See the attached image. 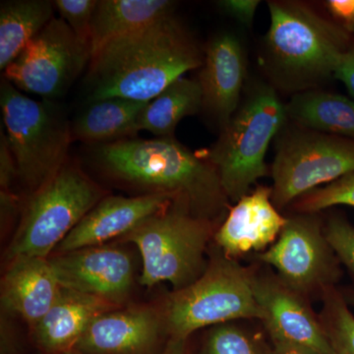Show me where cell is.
<instances>
[{
	"label": "cell",
	"mask_w": 354,
	"mask_h": 354,
	"mask_svg": "<svg viewBox=\"0 0 354 354\" xmlns=\"http://www.w3.org/2000/svg\"><path fill=\"white\" fill-rule=\"evenodd\" d=\"M203 62L204 51L172 14L114 39L91 58L88 102L111 97L151 102Z\"/></svg>",
	"instance_id": "6da1fadb"
},
{
	"label": "cell",
	"mask_w": 354,
	"mask_h": 354,
	"mask_svg": "<svg viewBox=\"0 0 354 354\" xmlns=\"http://www.w3.org/2000/svg\"><path fill=\"white\" fill-rule=\"evenodd\" d=\"M92 153L111 176L171 195L199 218L213 221L227 208L230 200L215 165L174 137L122 139L100 144Z\"/></svg>",
	"instance_id": "7a4b0ae2"
},
{
	"label": "cell",
	"mask_w": 354,
	"mask_h": 354,
	"mask_svg": "<svg viewBox=\"0 0 354 354\" xmlns=\"http://www.w3.org/2000/svg\"><path fill=\"white\" fill-rule=\"evenodd\" d=\"M268 7L260 60L272 87L297 94L334 78L353 32L305 2L272 0Z\"/></svg>",
	"instance_id": "3957f363"
},
{
	"label": "cell",
	"mask_w": 354,
	"mask_h": 354,
	"mask_svg": "<svg viewBox=\"0 0 354 354\" xmlns=\"http://www.w3.org/2000/svg\"><path fill=\"white\" fill-rule=\"evenodd\" d=\"M286 104L271 84L256 82L221 129L218 141L201 155L220 176L230 201L237 202L258 179L269 176L266 156L272 139L286 127Z\"/></svg>",
	"instance_id": "277c9868"
},
{
	"label": "cell",
	"mask_w": 354,
	"mask_h": 354,
	"mask_svg": "<svg viewBox=\"0 0 354 354\" xmlns=\"http://www.w3.org/2000/svg\"><path fill=\"white\" fill-rule=\"evenodd\" d=\"M213 234V221L193 215L187 206L174 201L125 235V241L141 254L142 285L152 288L167 281L179 290L207 269L205 252Z\"/></svg>",
	"instance_id": "5b68a950"
},
{
	"label": "cell",
	"mask_w": 354,
	"mask_h": 354,
	"mask_svg": "<svg viewBox=\"0 0 354 354\" xmlns=\"http://www.w3.org/2000/svg\"><path fill=\"white\" fill-rule=\"evenodd\" d=\"M0 106L18 177L35 192L66 164L71 125L50 100L32 99L6 79Z\"/></svg>",
	"instance_id": "8992f818"
},
{
	"label": "cell",
	"mask_w": 354,
	"mask_h": 354,
	"mask_svg": "<svg viewBox=\"0 0 354 354\" xmlns=\"http://www.w3.org/2000/svg\"><path fill=\"white\" fill-rule=\"evenodd\" d=\"M254 277L248 268L221 251L214 256L199 279L174 290L167 299L165 323L171 337L187 339L202 328L239 319L262 320Z\"/></svg>",
	"instance_id": "52a82bcc"
},
{
	"label": "cell",
	"mask_w": 354,
	"mask_h": 354,
	"mask_svg": "<svg viewBox=\"0 0 354 354\" xmlns=\"http://www.w3.org/2000/svg\"><path fill=\"white\" fill-rule=\"evenodd\" d=\"M97 184L75 165L66 162L50 180L32 192L9 247L10 257L48 259L53 249L102 199Z\"/></svg>",
	"instance_id": "ba28073f"
},
{
	"label": "cell",
	"mask_w": 354,
	"mask_h": 354,
	"mask_svg": "<svg viewBox=\"0 0 354 354\" xmlns=\"http://www.w3.org/2000/svg\"><path fill=\"white\" fill-rule=\"evenodd\" d=\"M277 138L276 157L270 171L272 203L278 209L354 172V139L297 125L283 127Z\"/></svg>",
	"instance_id": "9c48e42d"
},
{
	"label": "cell",
	"mask_w": 354,
	"mask_h": 354,
	"mask_svg": "<svg viewBox=\"0 0 354 354\" xmlns=\"http://www.w3.org/2000/svg\"><path fill=\"white\" fill-rule=\"evenodd\" d=\"M258 259L274 267L283 283L304 297L334 288L342 263L330 245L318 214L295 213L279 239Z\"/></svg>",
	"instance_id": "30bf717a"
},
{
	"label": "cell",
	"mask_w": 354,
	"mask_h": 354,
	"mask_svg": "<svg viewBox=\"0 0 354 354\" xmlns=\"http://www.w3.org/2000/svg\"><path fill=\"white\" fill-rule=\"evenodd\" d=\"M90 62V48L55 17L6 67L4 79L23 93L53 99L68 90Z\"/></svg>",
	"instance_id": "8fae6325"
},
{
	"label": "cell",
	"mask_w": 354,
	"mask_h": 354,
	"mask_svg": "<svg viewBox=\"0 0 354 354\" xmlns=\"http://www.w3.org/2000/svg\"><path fill=\"white\" fill-rule=\"evenodd\" d=\"M254 292L262 310V322L272 344L335 354L318 315L306 297L293 290L277 274L254 277Z\"/></svg>",
	"instance_id": "7c38bea8"
},
{
	"label": "cell",
	"mask_w": 354,
	"mask_h": 354,
	"mask_svg": "<svg viewBox=\"0 0 354 354\" xmlns=\"http://www.w3.org/2000/svg\"><path fill=\"white\" fill-rule=\"evenodd\" d=\"M50 263L62 288L111 302L124 297L131 288V258L115 247H87L60 254Z\"/></svg>",
	"instance_id": "4fadbf2b"
},
{
	"label": "cell",
	"mask_w": 354,
	"mask_h": 354,
	"mask_svg": "<svg viewBox=\"0 0 354 354\" xmlns=\"http://www.w3.org/2000/svg\"><path fill=\"white\" fill-rule=\"evenodd\" d=\"M200 68L203 111L221 129L241 106L245 84L246 53L239 37L230 32L214 36L205 48Z\"/></svg>",
	"instance_id": "5bb4252c"
},
{
	"label": "cell",
	"mask_w": 354,
	"mask_h": 354,
	"mask_svg": "<svg viewBox=\"0 0 354 354\" xmlns=\"http://www.w3.org/2000/svg\"><path fill=\"white\" fill-rule=\"evenodd\" d=\"M176 201L171 195L149 193L136 197L109 196L84 216L57 247L60 254L100 246L114 237L127 235L142 223Z\"/></svg>",
	"instance_id": "9a60e30c"
},
{
	"label": "cell",
	"mask_w": 354,
	"mask_h": 354,
	"mask_svg": "<svg viewBox=\"0 0 354 354\" xmlns=\"http://www.w3.org/2000/svg\"><path fill=\"white\" fill-rule=\"evenodd\" d=\"M286 221L272 203V187L259 185L235 202L214 239L221 252L232 259L262 253L279 239Z\"/></svg>",
	"instance_id": "2e32d148"
},
{
	"label": "cell",
	"mask_w": 354,
	"mask_h": 354,
	"mask_svg": "<svg viewBox=\"0 0 354 354\" xmlns=\"http://www.w3.org/2000/svg\"><path fill=\"white\" fill-rule=\"evenodd\" d=\"M162 328L153 310L106 312L88 325L74 351L83 354H147L157 344Z\"/></svg>",
	"instance_id": "e0dca14e"
},
{
	"label": "cell",
	"mask_w": 354,
	"mask_h": 354,
	"mask_svg": "<svg viewBox=\"0 0 354 354\" xmlns=\"http://www.w3.org/2000/svg\"><path fill=\"white\" fill-rule=\"evenodd\" d=\"M12 260L2 281V304L34 328L55 304L62 286L50 260L31 256Z\"/></svg>",
	"instance_id": "ac0fdd59"
},
{
	"label": "cell",
	"mask_w": 354,
	"mask_h": 354,
	"mask_svg": "<svg viewBox=\"0 0 354 354\" xmlns=\"http://www.w3.org/2000/svg\"><path fill=\"white\" fill-rule=\"evenodd\" d=\"M111 304L104 298L62 288L48 313L32 328L35 339L51 354L74 351L88 325L109 312Z\"/></svg>",
	"instance_id": "d6986e66"
},
{
	"label": "cell",
	"mask_w": 354,
	"mask_h": 354,
	"mask_svg": "<svg viewBox=\"0 0 354 354\" xmlns=\"http://www.w3.org/2000/svg\"><path fill=\"white\" fill-rule=\"evenodd\" d=\"M176 1L169 0H101L92 25L91 58L114 39L143 29L174 14Z\"/></svg>",
	"instance_id": "ffe728a7"
},
{
	"label": "cell",
	"mask_w": 354,
	"mask_h": 354,
	"mask_svg": "<svg viewBox=\"0 0 354 354\" xmlns=\"http://www.w3.org/2000/svg\"><path fill=\"white\" fill-rule=\"evenodd\" d=\"M288 120L298 127L354 139V100L311 88L293 94L286 104Z\"/></svg>",
	"instance_id": "44dd1931"
},
{
	"label": "cell",
	"mask_w": 354,
	"mask_h": 354,
	"mask_svg": "<svg viewBox=\"0 0 354 354\" xmlns=\"http://www.w3.org/2000/svg\"><path fill=\"white\" fill-rule=\"evenodd\" d=\"M148 104L120 97L90 102L71 125L72 138L100 145L131 136L139 131L140 114Z\"/></svg>",
	"instance_id": "7402d4cb"
},
{
	"label": "cell",
	"mask_w": 354,
	"mask_h": 354,
	"mask_svg": "<svg viewBox=\"0 0 354 354\" xmlns=\"http://www.w3.org/2000/svg\"><path fill=\"white\" fill-rule=\"evenodd\" d=\"M55 2L12 0L0 6V69L19 57L32 39L53 19Z\"/></svg>",
	"instance_id": "603a6c76"
},
{
	"label": "cell",
	"mask_w": 354,
	"mask_h": 354,
	"mask_svg": "<svg viewBox=\"0 0 354 354\" xmlns=\"http://www.w3.org/2000/svg\"><path fill=\"white\" fill-rule=\"evenodd\" d=\"M203 111V95L198 80L181 77L149 102L138 120V130L157 137H174L183 118Z\"/></svg>",
	"instance_id": "cb8c5ba5"
},
{
	"label": "cell",
	"mask_w": 354,
	"mask_h": 354,
	"mask_svg": "<svg viewBox=\"0 0 354 354\" xmlns=\"http://www.w3.org/2000/svg\"><path fill=\"white\" fill-rule=\"evenodd\" d=\"M319 318L335 354H354V315L342 290L328 288L322 293Z\"/></svg>",
	"instance_id": "d4e9b609"
},
{
	"label": "cell",
	"mask_w": 354,
	"mask_h": 354,
	"mask_svg": "<svg viewBox=\"0 0 354 354\" xmlns=\"http://www.w3.org/2000/svg\"><path fill=\"white\" fill-rule=\"evenodd\" d=\"M354 208V172L334 183L310 191L291 205L295 213L319 214L335 206Z\"/></svg>",
	"instance_id": "484cf974"
},
{
	"label": "cell",
	"mask_w": 354,
	"mask_h": 354,
	"mask_svg": "<svg viewBox=\"0 0 354 354\" xmlns=\"http://www.w3.org/2000/svg\"><path fill=\"white\" fill-rule=\"evenodd\" d=\"M201 354H264L258 342L234 325L216 326L209 333Z\"/></svg>",
	"instance_id": "4316f807"
},
{
	"label": "cell",
	"mask_w": 354,
	"mask_h": 354,
	"mask_svg": "<svg viewBox=\"0 0 354 354\" xmlns=\"http://www.w3.org/2000/svg\"><path fill=\"white\" fill-rule=\"evenodd\" d=\"M97 0H57L55 1L62 19L69 26L72 32L91 50V37Z\"/></svg>",
	"instance_id": "83f0119b"
},
{
	"label": "cell",
	"mask_w": 354,
	"mask_h": 354,
	"mask_svg": "<svg viewBox=\"0 0 354 354\" xmlns=\"http://www.w3.org/2000/svg\"><path fill=\"white\" fill-rule=\"evenodd\" d=\"M324 230L339 262L354 277V225L342 214L334 213L324 223Z\"/></svg>",
	"instance_id": "f1b7e54d"
},
{
	"label": "cell",
	"mask_w": 354,
	"mask_h": 354,
	"mask_svg": "<svg viewBox=\"0 0 354 354\" xmlns=\"http://www.w3.org/2000/svg\"><path fill=\"white\" fill-rule=\"evenodd\" d=\"M260 3L259 0H220L216 2V6L221 12L236 21L242 27L250 29Z\"/></svg>",
	"instance_id": "f546056e"
},
{
	"label": "cell",
	"mask_w": 354,
	"mask_h": 354,
	"mask_svg": "<svg viewBox=\"0 0 354 354\" xmlns=\"http://www.w3.org/2000/svg\"><path fill=\"white\" fill-rule=\"evenodd\" d=\"M18 177L17 164L6 133L0 134V185L2 190H8L14 179Z\"/></svg>",
	"instance_id": "4dcf8cb0"
},
{
	"label": "cell",
	"mask_w": 354,
	"mask_h": 354,
	"mask_svg": "<svg viewBox=\"0 0 354 354\" xmlns=\"http://www.w3.org/2000/svg\"><path fill=\"white\" fill-rule=\"evenodd\" d=\"M330 17L351 32L354 27V0H329L324 2Z\"/></svg>",
	"instance_id": "1f68e13d"
},
{
	"label": "cell",
	"mask_w": 354,
	"mask_h": 354,
	"mask_svg": "<svg viewBox=\"0 0 354 354\" xmlns=\"http://www.w3.org/2000/svg\"><path fill=\"white\" fill-rule=\"evenodd\" d=\"M334 78L344 84L349 97L354 100V44L342 57L335 70Z\"/></svg>",
	"instance_id": "d6a6232c"
},
{
	"label": "cell",
	"mask_w": 354,
	"mask_h": 354,
	"mask_svg": "<svg viewBox=\"0 0 354 354\" xmlns=\"http://www.w3.org/2000/svg\"><path fill=\"white\" fill-rule=\"evenodd\" d=\"M271 354H320L310 349L283 344H274Z\"/></svg>",
	"instance_id": "836d02e7"
},
{
	"label": "cell",
	"mask_w": 354,
	"mask_h": 354,
	"mask_svg": "<svg viewBox=\"0 0 354 354\" xmlns=\"http://www.w3.org/2000/svg\"><path fill=\"white\" fill-rule=\"evenodd\" d=\"M162 354H187L186 339L181 337H171Z\"/></svg>",
	"instance_id": "e575fe53"
},
{
	"label": "cell",
	"mask_w": 354,
	"mask_h": 354,
	"mask_svg": "<svg viewBox=\"0 0 354 354\" xmlns=\"http://www.w3.org/2000/svg\"><path fill=\"white\" fill-rule=\"evenodd\" d=\"M342 292L348 304L354 306V288H346V290H342Z\"/></svg>",
	"instance_id": "d590c367"
},
{
	"label": "cell",
	"mask_w": 354,
	"mask_h": 354,
	"mask_svg": "<svg viewBox=\"0 0 354 354\" xmlns=\"http://www.w3.org/2000/svg\"><path fill=\"white\" fill-rule=\"evenodd\" d=\"M62 354H83V353H79V351H68V353H62Z\"/></svg>",
	"instance_id": "8d00e7d4"
},
{
	"label": "cell",
	"mask_w": 354,
	"mask_h": 354,
	"mask_svg": "<svg viewBox=\"0 0 354 354\" xmlns=\"http://www.w3.org/2000/svg\"><path fill=\"white\" fill-rule=\"evenodd\" d=\"M351 32H353L354 35V27L353 28V30H351Z\"/></svg>",
	"instance_id": "74e56055"
}]
</instances>
